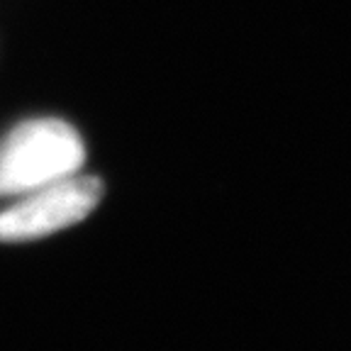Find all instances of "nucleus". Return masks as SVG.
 Wrapping results in <instances>:
<instances>
[{
	"label": "nucleus",
	"instance_id": "1",
	"mask_svg": "<svg viewBox=\"0 0 351 351\" xmlns=\"http://www.w3.org/2000/svg\"><path fill=\"white\" fill-rule=\"evenodd\" d=\"M86 159L81 134L54 117L17 125L0 144V195H25L78 173Z\"/></svg>",
	"mask_w": 351,
	"mask_h": 351
},
{
	"label": "nucleus",
	"instance_id": "2",
	"mask_svg": "<svg viewBox=\"0 0 351 351\" xmlns=\"http://www.w3.org/2000/svg\"><path fill=\"white\" fill-rule=\"evenodd\" d=\"M100 197L103 183L78 173L25 193L20 203L0 213V241H32L78 225L93 213Z\"/></svg>",
	"mask_w": 351,
	"mask_h": 351
}]
</instances>
